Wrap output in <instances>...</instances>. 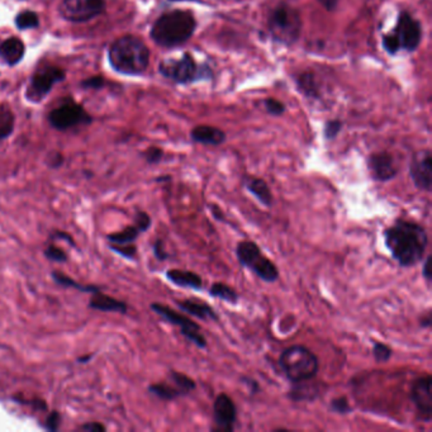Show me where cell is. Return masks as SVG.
I'll use <instances>...</instances> for the list:
<instances>
[{
    "mask_svg": "<svg viewBox=\"0 0 432 432\" xmlns=\"http://www.w3.org/2000/svg\"><path fill=\"white\" fill-rule=\"evenodd\" d=\"M134 224L140 229L141 232H146L151 227L153 220L145 210H137L134 215Z\"/></svg>",
    "mask_w": 432,
    "mask_h": 432,
    "instance_id": "37",
    "label": "cell"
},
{
    "mask_svg": "<svg viewBox=\"0 0 432 432\" xmlns=\"http://www.w3.org/2000/svg\"><path fill=\"white\" fill-rule=\"evenodd\" d=\"M368 169L375 182H389L398 174L394 158L389 153H376L370 155L368 159Z\"/></svg>",
    "mask_w": 432,
    "mask_h": 432,
    "instance_id": "16",
    "label": "cell"
},
{
    "mask_svg": "<svg viewBox=\"0 0 432 432\" xmlns=\"http://www.w3.org/2000/svg\"><path fill=\"white\" fill-rule=\"evenodd\" d=\"M141 234H142V232H141L140 229L134 223V224H131V226L125 227L122 231L110 234V235L107 236V239H108V241L110 242V243H117V245L134 243Z\"/></svg>",
    "mask_w": 432,
    "mask_h": 432,
    "instance_id": "26",
    "label": "cell"
},
{
    "mask_svg": "<svg viewBox=\"0 0 432 432\" xmlns=\"http://www.w3.org/2000/svg\"><path fill=\"white\" fill-rule=\"evenodd\" d=\"M104 11V0H64L61 14L71 22H85Z\"/></svg>",
    "mask_w": 432,
    "mask_h": 432,
    "instance_id": "11",
    "label": "cell"
},
{
    "mask_svg": "<svg viewBox=\"0 0 432 432\" xmlns=\"http://www.w3.org/2000/svg\"><path fill=\"white\" fill-rule=\"evenodd\" d=\"M13 113L4 106H0V141L7 139L13 132Z\"/></svg>",
    "mask_w": 432,
    "mask_h": 432,
    "instance_id": "29",
    "label": "cell"
},
{
    "mask_svg": "<svg viewBox=\"0 0 432 432\" xmlns=\"http://www.w3.org/2000/svg\"><path fill=\"white\" fill-rule=\"evenodd\" d=\"M324 8H327L329 11H332L336 8L337 4L340 0H318Z\"/></svg>",
    "mask_w": 432,
    "mask_h": 432,
    "instance_id": "50",
    "label": "cell"
},
{
    "mask_svg": "<svg viewBox=\"0 0 432 432\" xmlns=\"http://www.w3.org/2000/svg\"><path fill=\"white\" fill-rule=\"evenodd\" d=\"M79 430L87 432H106L107 431V427L101 424V422H88L85 425L80 426Z\"/></svg>",
    "mask_w": 432,
    "mask_h": 432,
    "instance_id": "43",
    "label": "cell"
},
{
    "mask_svg": "<svg viewBox=\"0 0 432 432\" xmlns=\"http://www.w3.org/2000/svg\"><path fill=\"white\" fill-rule=\"evenodd\" d=\"M432 324V312L427 311L425 315H422L421 317H419V326L422 327V329H428V327H431Z\"/></svg>",
    "mask_w": 432,
    "mask_h": 432,
    "instance_id": "49",
    "label": "cell"
},
{
    "mask_svg": "<svg viewBox=\"0 0 432 432\" xmlns=\"http://www.w3.org/2000/svg\"><path fill=\"white\" fill-rule=\"evenodd\" d=\"M191 140L202 145L220 146L226 141V134L220 128L198 126L191 131Z\"/></svg>",
    "mask_w": 432,
    "mask_h": 432,
    "instance_id": "22",
    "label": "cell"
},
{
    "mask_svg": "<svg viewBox=\"0 0 432 432\" xmlns=\"http://www.w3.org/2000/svg\"><path fill=\"white\" fill-rule=\"evenodd\" d=\"M150 308L153 310L156 315H159L160 317L165 319L166 322L178 326L180 329L182 335L194 343L199 349H205L207 348V340L203 336V333L201 332L199 324H196L194 321H191V318L185 317L184 315L174 311L170 307L161 303H153L150 305Z\"/></svg>",
    "mask_w": 432,
    "mask_h": 432,
    "instance_id": "8",
    "label": "cell"
},
{
    "mask_svg": "<svg viewBox=\"0 0 432 432\" xmlns=\"http://www.w3.org/2000/svg\"><path fill=\"white\" fill-rule=\"evenodd\" d=\"M47 163H49L50 167L56 169V167H60V166L63 165L64 158H63L61 153H52L51 156L47 160Z\"/></svg>",
    "mask_w": 432,
    "mask_h": 432,
    "instance_id": "47",
    "label": "cell"
},
{
    "mask_svg": "<svg viewBox=\"0 0 432 432\" xmlns=\"http://www.w3.org/2000/svg\"><path fill=\"white\" fill-rule=\"evenodd\" d=\"M52 240H56V239H60V240H65V241L69 242L71 246H75V241H74V239L71 237L69 234H66L64 231H55L53 234L51 235Z\"/></svg>",
    "mask_w": 432,
    "mask_h": 432,
    "instance_id": "48",
    "label": "cell"
},
{
    "mask_svg": "<svg viewBox=\"0 0 432 432\" xmlns=\"http://www.w3.org/2000/svg\"><path fill=\"white\" fill-rule=\"evenodd\" d=\"M91 357H93V354H88V355L82 356V357H79V359H77V362H80V364H82V362H88Z\"/></svg>",
    "mask_w": 432,
    "mask_h": 432,
    "instance_id": "51",
    "label": "cell"
},
{
    "mask_svg": "<svg viewBox=\"0 0 432 432\" xmlns=\"http://www.w3.org/2000/svg\"><path fill=\"white\" fill-rule=\"evenodd\" d=\"M153 255L159 261H165L169 258V254L165 250V245L161 239H158L153 246Z\"/></svg>",
    "mask_w": 432,
    "mask_h": 432,
    "instance_id": "42",
    "label": "cell"
},
{
    "mask_svg": "<svg viewBox=\"0 0 432 432\" xmlns=\"http://www.w3.org/2000/svg\"><path fill=\"white\" fill-rule=\"evenodd\" d=\"M241 381L248 388V390H250V393L256 394L259 393V390H260V386H259V383L258 381H254V379H251V378H241Z\"/></svg>",
    "mask_w": 432,
    "mask_h": 432,
    "instance_id": "46",
    "label": "cell"
},
{
    "mask_svg": "<svg viewBox=\"0 0 432 432\" xmlns=\"http://www.w3.org/2000/svg\"><path fill=\"white\" fill-rule=\"evenodd\" d=\"M175 305L180 311L189 313L193 317L202 321H218L215 308L201 299L189 298L183 300H175Z\"/></svg>",
    "mask_w": 432,
    "mask_h": 432,
    "instance_id": "17",
    "label": "cell"
},
{
    "mask_svg": "<svg viewBox=\"0 0 432 432\" xmlns=\"http://www.w3.org/2000/svg\"><path fill=\"white\" fill-rule=\"evenodd\" d=\"M210 294L213 298L222 299L231 305H237L240 300L239 293L224 283H213L210 288Z\"/></svg>",
    "mask_w": 432,
    "mask_h": 432,
    "instance_id": "27",
    "label": "cell"
},
{
    "mask_svg": "<svg viewBox=\"0 0 432 432\" xmlns=\"http://www.w3.org/2000/svg\"><path fill=\"white\" fill-rule=\"evenodd\" d=\"M160 72L175 83H191L202 75V69L189 53L180 58L165 60L160 65Z\"/></svg>",
    "mask_w": 432,
    "mask_h": 432,
    "instance_id": "9",
    "label": "cell"
},
{
    "mask_svg": "<svg viewBox=\"0 0 432 432\" xmlns=\"http://www.w3.org/2000/svg\"><path fill=\"white\" fill-rule=\"evenodd\" d=\"M197 22L189 11H172L163 14L155 22L151 37L156 44L165 47L183 45L196 31Z\"/></svg>",
    "mask_w": 432,
    "mask_h": 432,
    "instance_id": "2",
    "label": "cell"
},
{
    "mask_svg": "<svg viewBox=\"0 0 432 432\" xmlns=\"http://www.w3.org/2000/svg\"><path fill=\"white\" fill-rule=\"evenodd\" d=\"M279 365L288 381L292 383L315 378L319 369L317 356L303 345H293L283 350Z\"/></svg>",
    "mask_w": 432,
    "mask_h": 432,
    "instance_id": "4",
    "label": "cell"
},
{
    "mask_svg": "<svg viewBox=\"0 0 432 432\" xmlns=\"http://www.w3.org/2000/svg\"><path fill=\"white\" fill-rule=\"evenodd\" d=\"M269 28L277 41L283 44L296 42L302 30V20L298 11L286 3L278 4L269 17Z\"/></svg>",
    "mask_w": 432,
    "mask_h": 432,
    "instance_id": "7",
    "label": "cell"
},
{
    "mask_svg": "<svg viewBox=\"0 0 432 432\" xmlns=\"http://www.w3.org/2000/svg\"><path fill=\"white\" fill-rule=\"evenodd\" d=\"M341 127H343V123L340 121L327 122V125H326V127H324V136H326V139H327V140L335 139L337 134H338V132L341 131Z\"/></svg>",
    "mask_w": 432,
    "mask_h": 432,
    "instance_id": "40",
    "label": "cell"
},
{
    "mask_svg": "<svg viewBox=\"0 0 432 432\" xmlns=\"http://www.w3.org/2000/svg\"><path fill=\"white\" fill-rule=\"evenodd\" d=\"M409 177L419 191L430 193L432 188V155L430 150L419 151L409 165Z\"/></svg>",
    "mask_w": 432,
    "mask_h": 432,
    "instance_id": "13",
    "label": "cell"
},
{
    "mask_svg": "<svg viewBox=\"0 0 432 432\" xmlns=\"http://www.w3.org/2000/svg\"><path fill=\"white\" fill-rule=\"evenodd\" d=\"M166 278L174 286L186 289L201 291L203 288V279L199 274L191 270H182V269H170L166 272Z\"/></svg>",
    "mask_w": 432,
    "mask_h": 432,
    "instance_id": "19",
    "label": "cell"
},
{
    "mask_svg": "<svg viewBox=\"0 0 432 432\" xmlns=\"http://www.w3.org/2000/svg\"><path fill=\"white\" fill-rule=\"evenodd\" d=\"M44 255H45L46 259H49L50 261H55V262H66L69 256L66 254L64 248H60L55 243H49L44 250Z\"/></svg>",
    "mask_w": 432,
    "mask_h": 432,
    "instance_id": "31",
    "label": "cell"
},
{
    "mask_svg": "<svg viewBox=\"0 0 432 432\" xmlns=\"http://www.w3.org/2000/svg\"><path fill=\"white\" fill-rule=\"evenodd\" d=\"M90 310L101 312H113V313H121L126 315L128 312V305L125 300L110 297L108 294L99 292L93 293L89 300Z\"/></svg>",
    "mask_w": 432,
    "mask_h": 432,
    "instance_id": "18",
    "label": "cell"
},
{
    "mask_svg": "<svg viewBox=\"0 0 432 432\" xmlns=\"http://www.w3.org/2000/svg\"><path fill=\"white\" fill-rule=\"evenodd\" d=\"M148 392L153 394L155 397H158L159 400H166V402H170V400H177V398H180V397H184L178 388L169 384V383H155V384H151L148 387Z\"/></svg>",
    "mask_w": 432,
    "mask_h": 432,
    "instance_id": "25",
    "label": "cell"
},
{
    "mask_svg": "<svg viewBox=\"0 0 432 432\" xmlns=\"http://www.w3.org/2000/svg\"><path fill=\"white\" fill-rule=\"evenodd\" d=\"M65 72L55 68V66H47L34 74V77L31 80V85L28 89V96L33 101H39L52 89L55 84L64 80Z\"/></svg>",
    "mask_w": 432,
    "mask_h": 432,
    "instance_id": "15",
    "label": "cell"
},
{
    "mask_svg": "<svg viewBox=\"0 0 432 432\" xmlns=\"http://www.w3.org/2000/svg\"><path fill=\"white\" fill-rule=\"evenodd\" d=\"M13 400L15 403H20V405H25V406L31 407L33 411H46L49 407L46 403L45 400L42 398H31V400H27L26 397H23L22 394L20 395H14Z\"/></svg>",
    "mask_w": 432,
    "mask_h": 432,
    "instance_id": "34",
    "label": "cell"
},
{
    "mask_svg": "<svg viewBox=\"0 0 432 432\" xmlns=\"http://www.w3.org/2000/svg\"><path fill=\"white\" fill-rule=\"evenodd\" d=\"M169 376H170V381H172V384L178 388L183 395L191 394L197 388V383L194 381V379H191V376H188L184 373L172 370Z\"/></svg>",
    "mask_w": 432,
    "mask_h": 432,
    "instance_id": "28",
    "label": "cell"
},
{
    "mask_svg": "<svg viewBox=\"0 0 432 432\" xmlns=\"http://www.w3.org/2000/svg\"><path fill=\"white\" fill-rule=\"evenodd\" d=\"M245 186L253 196H254L264 207L270 208L273 205L274 197L273 193L270 191L269 185L264 179L256 178V177H246L245 180Z\"/></svg>",
    "mask_w": 432,
    "mask_h": 432,
    "instance_id": "21",
    "label": "cell"
},
{
    "mask_svg": "<svg viewBox=\"0 0 432 432\" xmlns=\"http://www.w3.org/2000/svg\"><path fill=\"white\" fill-rule=\"evenodd\" d=\"M145 159L148 164H158L164 156V151L159 147H150L146 153H144Z\"/></svg>",
    "mask_w": 432,
    "mask_h": 432,
    "instance_id": "41",
    "label": "cell"
},
{
    "mask_svg": "<svg viewBox=\"0 0 432 432\" xmlns=\"http://www.w3.org/2000/svg\"><path fill=\"white\" fill-rule=\"evenodd\" d=\"M313 379L315 378L293 383L292 389L288 393V398L292 400L293 402L317 400L321 394V384L312 381Z\"/></svg>",
    "mask_w": 432,
    "mask_h": 432,
    "instance_id": "20",
    "label": "cell"
},
{
    "mask_svg": "<svg viewBox=\"0 0 432 432\" xmlns=\"http://www.w3.org/2000/svg\"><path fill=\"white\" fill-rule=\"evenodd\" d=\"M264 106H265L267 113H270V115H283L284 110H286L284 104L279 102V101H275V99H267V101L264 102Z\"/></svg>",
    "mask_w": 432,
    "mask_h": 432,
    "instance_id": "39",
    "label": "cell"
},
{
    "mask_svg": "<svg viewBox=\"0 0 432 432\" xmlns=\"http://www.w3.org/2000/svg\"><path fill=\"white\" fill-rule=\"evenodd\" d=\"M104 80L101 77H90L88 80H84L83 85L85 88H90V89H98V88H102Z\"/></svg>",
    "mask_w": 432,
    "mask_h": 432,
    "instance_id": "44",
    "label": "cell"
},
{
    "mask_svg": "<svg viewBox=\"0 0 432 432\" xmlns=\"http://www.w3.org/2000/svg\"><path fill=\"white\" fill-rule=\"evenodd\" d=\"M15 25L20 28V30H30V28H36L39 25V15L31 12V11H26V12H22V13L17 15L15 18Z\"/></svg>",
    "mask_w": 432,
    "mask_h": 432,
    "instance_id": "30",
    "label": "cell"
},
{
    "mask_svg": "<svg viewBox=\"0 0 432 432\" xmlns=\"http://www.w3.org/2000/svg\"><path fill=\"white\" fill-rule=\"evenodd\" d=\"M61 425V414L58 411H52L49 413V416L46 417L45 422H44V427L45 430L50 432H56L60 428Z\"/></svg>",
    "mask_w": 432,
    "mask_h": 432,
    "instance_id": "38",
    "label": "cell"
},
{
    "mask_svg": "<svg viewBox=\"0 0 432 432\" xmlns=\"http://www.w3.org/2000/svg\"><path fill=\"white\" fill-rule=\"evenodd\" d=\"M236 256L242 267H248L253 273L267 283L279 279V270L273 261L262 254L261 248L254 241L239 242L236 246Z\"/></svg>",
    "mask_w": 432,
    "mask_h": 432,
    "instance_id": "6",
    "label": "cell"
},
{
    "mask_svg": "<svg viewBox=\"0 0 432 432\" xmlns=\"http://www.w3.org/2000/svg\"><path fill=\"white\" fill-rule=\"evenodd\" d=\"M298 84L300 89L303 90L307 96H317V84L315 82V77L312 74L300 75L298 79Z\"/></svg>",
    "mask_w": 432,
    "mask_h": 432,
    "instance_id": "33",
    "label": "cell"
},
{
    "mask_svg": "<svg viewBox=\"0 0 432 432\" xmlns=\"http://www.w3.org/2000/svg\"><path fill=\"white\" fill-rule=\"evenodd\" d=\"M25 55V45L20 39H8L0 46V58L7 64L15 65L20 63Z\"/></svg>",
    "mask_w": 432,
    "mask_h": 432,
    "instance_id": "23",
    "label": "cell"
},
{
    "mask_svg": "<svg viewBox=\"0 0 432 432\" xmlns=\"http://www.w3.org/2000/svg\"><path fill=\"white\" fill-rule=\"evenodd\" d=\"M431 255H428L427 258H426L425 260H424V267H422V275H424V278H425L426 281L430 284L432 280L431 275V269H430V265H431Z\"/></svg>",
    "mask_w": 432,
    "mask_h": 432,
    "instance_id": "45",
    "label": "cell"
},
{
    "mask_svg": "<svg viewBox=\"0 0 432 432\" xmlns=\"http://www.w3.org/2000/svg\"><path fill=\"white\" fill-rule=\"evenodd\" d=\"M49 120H50L52 127L58 128V129H69V128L75 127L77 125L91 122V118L88 113L74 102L65 103L58 108L53 109L50 113Z\"/></svg>",
    "mask_w": 432,
    "mask_h": 432,
    "instance_id": "12",
    "label": "cell"
},
{
    "mask_svg": "<svg viewBox=\"0 0 432 432\" xmlns=\"http://www.w3.org/2000/svg\"><path fill=\"white\" fill-rule=\"evenodd\" d=\"M330 409L333 413L338 414H349L352 412V408L350 406L349 400L346 397H337L331 400Z\"/></svg>",
    "mask_w": 432,
    "mask_h": 432,
    "instance_id": "36",
    "label": "cell"
},
{
    "mask_svg": "<svg viewBox=\"0 0 432 432\" xmlns=\"http://www.w3.org/2000/svg\"><path fill=\"white\" fill-rule=\"evenodd\" d=\"M383 236L389 253L400 267H414L424 260L428 236L419 223L400 218L384 229Z\"/></svg>",
    "mask_w": 432,
    "mask_h": 432,
    "instance_id": "1",
    "label": "cell"
},
{
    "mask_svg": "<svg viewBox=\"0 0 432 432\" xmlns=\"http://www.w3.org/2000/svg\"><path fill=\"white\" fill-rule=\"evenodd\" d=\"M431 383V375L421 376L413 381L409 392V398L417 409V417L425 424H430L432 419Z\"/></svg>",
    "mask_w": 432,
    "mask_h": 432,
    "instance_id": "10",
    "label": "cell"
},
{
    "mask_svg": "<svg viewBox=\"0 0 432 432\" xmlns=\"http://www.w3.org/2000/svg\"><path fill=\"white\" fill-rule=\"evenodd\" d=\"M109 60L115 70L127 75H139L146 70L150 60L147 46L141 39L126 36L117 39L109 50Z\"/></svg>",
    "mask_w": 432,
    "mask_h": 432,
    "instance_id": "3",
    "label": "cell"
},
{
    "mask_svg": "<svg viewBox=\"0 0 432 432\" xmlns=\"http://www.w3.org/2000/svg\"><path fill=\"white\" fill-rule=\"evenodd\" d=\"M421 36L422 31L419 20H414L411 14L405 12L400 14L393 32L383 36V46L392 55L400 50L412 52L419 47Z\"/></svg>",
    "mask_w": 432,
    "mask_h": 432,
    "instance_id": "5",
    "label": "cell"
},
{
    "mask_svg": "<svg viewBox=\"0 0 432 432\" xmlns=\"http://www.w3.org/2000/svg\"><path fill=\"white\" fill-rule=\"evenodd\" d=\"M51 277L52 280H53L56 284H58V286H63V288H72V289H77V291H80V292L90 293V294L102 291L101 286H91V284H88V286L80 284L79 281L72 279L71 277L66 275V274L63 273V272H60V270H53Z\"/></svg>",
    "mask_w": 432,
    "mask_h": 432,
    "instance_id": "24",
    "label": "cell"
},
{
    "mask_svg": "<svg viewBox=\"0 0 432 432\" xmlns=\"http://www.w3.org/2000/svg\"><path fill=\"white\" fill-rule=\"evenodd\" d=\"M393 351L383 343H374L373 345V356L376 362H387L392 357Z\"/></svg>",
    "mask_w": 432,
    "mask_h": 432,
    "instance_id": "35",
    "label": "cell"
},
{
    "mask_svg": "<svg viewBox=\"0 0 432 432\" xmlns=\"http://www.w3.org/2000/svg\"><path fill=\"white\" fill-rule=\"evenodd\" d=\"M213 431L232 432L237 419V408L234 400L226 393L218 394L213 405Z\"/></svg>",
    "mask_w": 432,
    "mask_h": 432,
    "instance_id": "14",
    "label": "cell"
},
{
    "mask_svg": "<svg viewBox=\"0 0 432 432\" xmlns=\"http://www.w3.org/2000/svg\"><path fill=\"white\" fill-rule=\"evenodd\" d=\"M110 250L120 255L125 259L128 260H134L137 256V246L134 243H125V245H117V243H110Z\"/></svg>",
    "mask_w": 432,
    "mask_h": 432,
    "instance_id": "32",
    "label": "cell"
},
{
    "mask_svg": "<svg viewBox=\"0 0 432 432\" xmlns=\"http://www.w3.org/2000/svg\"><path fill=\"white\" fill-rule=\"evenodd\" d=\"M172 1H182V0H172Z\"/></svg>",
    "mask_w": 432,
    "mask_h": 432,
    "instance_id": "52",
    "label": "cell"
}]
</instances>
